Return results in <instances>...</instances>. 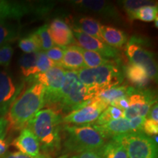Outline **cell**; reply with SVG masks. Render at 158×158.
Masks as SVG:
<instances>
[{
    "label": "cell",
    "instance_id": "6da1fadb",
    "mask_svg": "<svg viewBox=\"0 0 158 158\" xmlns=\"http://www.w3.org/2000/svg\"><path fill=\"white\" fill-rule=\"evenodd\" d=\"M23 91L12 104L5 117L7 133L27 127L33 117L45 106V87L37 82Z\"/></svg>",
    "mask_w": 158,
    "mask_h": 158
},
{
    "label": "cell",
    "instance_id": "7a4b0ae2",
    "mask_svg": "<svg viewBox=\"0 0 158 158\" xmlns=\"http://www.w3.org/2000/svg\"><path fill=\"white\" fill-rule=\"evenodd\" d=\"M62 115L51 108L39 110L27 127L35 134L43 153L51 156L61 149Z\"/></svg>",
    "mask_w": 158,
    "mask_h": 158
},
{
    "label": "cell",
    "instance_id": "3957f363",
    "mask_svg": "<svg viewBox=\"0 0 158 158\" xmlns=\"http://www.w3.org/2000/svg\"><path fill=\"white\" fill-rule=\"evenodd\" d=\"M79 80L92 98L123 82L124 76L119 64H109L94 68H84L77 71Z\"/></svg>",
    "mask_w": 158,
    "mask_h": 158
},
{
    "label": "cell",
    "instance_id": "277c9868",
    "mask_svg": "<svg viewBox=\"0 0 158 158\" xmlns=\"http://www.w3.org/2000/svg\"><path fill=\"white\" fill-rule=\"evenodd\" d=\"M92 98L87 89L79 80L77 71H65L64 82L59 94L48 108L59 114H66L81 106L84 102Z\"/></svg>",
    "mask_w": 158,
    "mask_h": 158
},
{
    "label": "cell",
    "instance_id": "5b68a950",
    "mask_svg": "<svg viewBox=\"0 0 158 158\" xmlns=\"http://www.w3.org/2000/svg\"><path fill=\"white\" fill-rule=\"evenodd\" d=\"M63 130L66 134L64 142L65 152L78 154L98 152L105 144L103 137L90 124H66Z\"/></svg>",
    "mask_w": 158,
    "mask_h": 158
},
{
    "label": "cell",
    "instance_id": "8992f818",
    "mask_svg": "<svg viewBox=\"0 0 158 158\" xmlns=\"http://www.w3.org/2000/svg\"><path fill=\"white\" fill-rule=\"evenodd\" d=\"M52 5L50 2L32 4L0 0V22L10 19L19 20L30 13L43 15L50 10Z\"/></svg>",
    "mask_w": 158,
    "mask_h": 158
},
{
    "label": "cell",
    "instance_id": "52a82bcc",
    "mask_svg": "<svg viewBox=\"0 0 158 158\" xmlns=\"http://www.w3.org/2000/svg\"><path fill=\"white\" fill-rule=\"evenodd\" d=\"M143 39L133 37L126 45V53L130 63L141 66L150 79L157 81V67L154 54L143 48Z\"/></svg>",
    "mask_w": 158,
    "mask_h": 158
},
{
    "label": "cell",
    "instance_id": "ba28073f",
    "mask_svg": "<svg viewBox=\"0 0 158 158\" xmlns=\"http://www.w3.org/2000/svg\"><path fill=\"white\" fill-rule=\"evenodd\" d=\"M116 138L124 145L128 158H157V144L142 132Z\"/></svg>",
    "mask_w": 158,
    "mask_h": 158
},
{
    "label": "cell",
    "instance_id": "9c48e42d",
    "mask_svg": "<svg viewBox=\"0 0 158 158\" xmlns=\"http://www.w3.org/2000/svg\"><path fill=\"white\" fill-rule=\"evenodd\" d=\"M108 106L107 102L94 97L78 108L65 115L62 121L68 124H89L95 122Z\"/></svg>",
    "mask_w": 158,
    "mask_h": 158
},
{
    "label": "cell",
    "instance_id": "30bf717a",
    "mask_svg": "<svg viewBox=\"0 0 158 158\" xmlns=\"http://www.w3.org/2000/svg\"><path fill=\"white\" fill-rule=\"evenodd\" d=\"M65 71L61 66L56 65L29 78L31 82L39 83L45 87V106H51L62 89L64 82Z\"/></svg>",
    "mask_w": 158,
    "mask_h": 158
},
{
    "label": "cell",
    "instance_id": "8fae6325",
    "mask_svg": "<svg viewBox=\"0 0 158 158\" xmlns=\"http://www.w3.org/2000/svg\"><path fill=\"white\" fill-rule=\"evenodd\" d=\"M129 107L124 110V118L130 120L136 116L147 117L151 108L157 103V95L155 91L138 89L128 96Z\"/></svg>",
    "mask_w": 158,
    "mask_h": 158
},
{
    "label": "cell",
    "instance_id": "7c38bea8",
    "mask_svg": "<svg viewBox=\"0 0 158 158\" xmlns=\"http://www.w3.org/2000/svg\"><path fill=\"white\" fill-rule=\"evenodd\" d=\"M72 5L79 11L95 14L109 21L122 24L124 20L113 4L99 0L71 1Z\"/></svg>",
    "mask_w": 158,
    "mask_h": 158
},
{
    "label": "cell",
    "instance_id": "4fadbf2b",
    "mask_svg": "<svg viewBox=\"0 0 158 158\" xmlns=\"http://www.w3.org/2000/svg\"><path fill=\"white\" fill-rule=\"evenodd\" d=\"M24 83L16 82L7 71H0V117H4L21 94Z\"/></svg>",
    "mask_w": 158,
    "mask_h": 158
},
{
    "label": "cell",
    "instance_id": "5bb4252c",
    "mask_svg": "<svg viewBox=\"0 0 158 158\" xmlns=\"http://www.w3.org/2000/svg\"><path fill=\"white\" fill-rule=\"evenodd\" d=\"M73 34L75 37L76 43H78L80 45L79 47L85 50L94 51L105 58H108L110 60L120 63L121 54L118 49L113 48L106 43L81 31H73Z\"/></svg>",
    "mask_w": 158,
    "mask_h": 158
},
{
    "label": "cell",
    "instance_id": "9a60e30c",
    "mask_svg": "<svg viewBox=\"0 0 158 158\" xmlns=\"http://www.w3.org/2000/svg\"><path fill=\"white\" fill-rule=\"evenodd\" d=\"M48 33L53 43L59 47H68L76 43L72 29L62 19L56 18L48 25Z\"/></svg>",
    "mask_w": 158,
    "mask_h": 158
},
{
    "label": "cell",
    "instance_id": "2e32d148",
    "mask_svg": "<svg viewBox=\"0 0 158 158\" xmlns=\"http://www.w3.org/2000/svg\"><path fill=\"white\" fill-rule=\"evenodd\" d=\"M69 23V27L72 31H81L85 34L94 37L101 42H103L101 31H100V24L98 20L90 16H76L71 17L66 21Z\"/></svg>",
    "mask_w": 158,
    "mask_h": 158
},
{
    "label": "cell",
    "instance_id": "e0dca14e",
    "mask_svg": "<svg viewBox=\"0 0 158 158\" xmlns=\"http://www.w3.org/2000/svg\"><path fill=\"white\" fill-rule=\"evenodd\" d=\"M12 145L20 152L36 157L40 155V142L33 132L28 127L21 130L19 135L12 143Z\"/></svg>",
    "mask_w": 158,
    "mask_h": 158
},
{
    "label": "cell",
    "instance_id": "ac0fdd59",
    "mask_svg": "<svg viewBox=\"0 0 158 158\" xmlns=\"http://www.w3.org/2000/svg\"><path fill=\"white\" fill-rule=\"evenodd\" d=\"M103 138H114L131 133L129 120L125 118L111 120L100 125H92Z\"/></svg>",
    "mask_w": 158,
    "mask_h": 158
},
{
    "label": "cell",
    "instance_id": "d6986e66",
    "mask_svg": "<svg viewBox=\"0 0 158 158\" xmlns=\"http://www.w3.org/2000/svg\"><path fill=\"white\" fill-rule=\"evenodd\" d=\"M124 76L129 81L135 88L138 89H145L149 86L150 80L149 77L145 70L141 66L130 63L122 68Z\"/></svg>",
    "mask_w": 158,
    "mask_h": 158
},
{
    "label": "cell",
    "instance_id": "ffe728a7",
    "mask_svg": "<svg viewBox=\"0 0 158 158\" xmlns=\"http://www.w3.org/2000/svg\"><path fill=\"white\" fill-rule=\"evenodd\" d=\"M61 67L72 71H78L86 68L81 52V47L73 45L64 48V56Z\"/></svg>",
    "mask_w": 158,
    "mask_h": 158
},
{
    "label": "cell",
    "instance_id": "44dd1931",
    "mask_svg": "<svg viewBox=\"0 0 158 158\" xmlns=\"http://www.w3.org/2000/svg\"><path fill=\"white\" fill-rule=\"evenodd\" d=\"M100 31L105 43L115 48H120L127 42V36L123 31L115 27L101 25Z\"/></svg>",
    "mask_w": 158,
    "mask_h": 158
},
{
    "label": "cell",
    "instance_id": "7402d4cb",
    "mask_svg": "<svg viewBox=\"0 0 158 158\" xmlns=\"http://www.w3.org/2000/svg\"><path fill=\"white\" fill-rule=\"evenodd\" d=\"M98 152L101 158H128L125 147L118 138H111Z\"/></svg>",
    "mask_w": 158,
    "mask_h": 158
},
{
    "label": "cell",
    "instance_id": "603a6c76",
    "mask_svg": "<svg viewBox=\"0 0 158 158\" xmlns=\"http://www.w3.org/2000/svg\"><path fill=\"white\" fill-rule=\"evenodd\" d=\"M135 88L133 86L123 85V86H115V87L102 91L94 97H97L100 100L107 102L108 105H110V102L117 100V99L123 98V97L130 96L135 91Z\"/></svg>",
    "mask_w": 158,
    "mask_h": 158
},
{
    "label": "cell",
    "instance_id": "cb8c5ba5",
    "mask_svg": "<svg viewBox=\"0 0 158 158\" xmlns=\"http://www.w3.org/2000/svg\"><path fill=\"white\" fill-rule=\"evenodd\" d=\"M81 52L82 54L84 64L86 65V68H94L102 66V65L114 64V63L120 64V63L105 58L94 51L85 50V49L81 48Z\"/></svg>",
    "mask_w": 158,
    "mask_h": 158
},
{
    "label": "cell",
    "instance_id": "d4e9b609",
    "mask_svg": "<svg viewBox=\"0 0 158 158\" xmlns=\"http://www.w3.org/2000/svg\"><path fill=\"white\" fill-rule=\"evenodd\" d=\"M19 35V27L17 25L7 21L0 22V48L15 40Z\"/></svg>",
    "mask_w": 158,
    "mask_h": 158
},
{
    "label": "cell",
    "instance_id": "484cf974",
    "mask_svg": "<svg viewBox=\"0 0 158 158\" xmlns=\"http://www.w3.org/2000/svg\"><path fill=\"white\" fill-rule=\"evenodd\" d=\"M38 52L32 54H25L20 57L19 64L21 73L25 77H29L35 75V69Z\"/></svg>",
    "mask_w": 158,
    "mask_h": 158
},
{
    "label": "cell",
    "instance_id": "4316f807",
    "mask_svg": "<svg viewBox=\"0 0 158 158\" xmlns=\"http://www.w3.org/2000/svg\"><path fill=\"white\" fill-rule=\"evenodd\" d=\"M19 47L25 54H32L42 51L40 43L35 32L31 33L27 37L20 40Z\"/></svg>",
    "mask_w": 158,
    "mask_h": 158
},
{
    "label": "cell",
    "instance_id": "83f0119b",
    "mask_svg": "<svg viewBox=\"0 0 158 158\" xmlns=\"http://www.w3.org/2000/svg\"><path fill=\"white\" fill-rule=\"evenodd\" d=\"M157 5H147L140 7L133 13L132 21L135 19L145 22H152L157 18Z\"/></svg>",
    "mask_w": 158,
    "mask_h": 158
},
{
    "label": "cell",
    "instance_id": "f1b7e54d",
    "mask_svg": "<svg viewBox=\"0 0 158 158\" xmlns=\"http://www.w3.org/2000/svg\"><path fill=\"white\" fill-rule=\"evenodd\" d=\"M120 118H124V110L110 106L100 114L93 125H100L111 120L118 119Z\"/></svg>",
    "mask_w": 158,
    "mask_h": 158
},
{
    "label": "cell",
    "instance_id": "f546056e",
    "mask_svg": "<svg viewBox=\"0 0 158 158\" xmlns=\"http://www.w3.org/2000/svg\"><path fill=\"white\" fill-rule=\"evenodd\" d=\"M34 32L39 40V42L40 43L41 50L43 52L54 47V43H53L52 40H51L50 37V35L48 33V25L45 24L41 26Z\"/></svg>",
    "mask_w": 158,
    "mask_h": 158
},
{
    "label": "cell",
    "instance_id": "4dcf8cb0",
    "mask_svg": "<svg viewBox=\"0 0 158 158\" xmlns=\"http://www.w3.org/2000/svg\"><path fill=\"white\" fill-rule=\"evenodd\" d=\"M120 2L123 6V8L127 12L130 21H132L133 13L140 7L147 5H155V2L145 1V0H127V1H122Z\"/></svg>",
    "mask_w": 158,
    "mask_h": 158
},
{
    "label": "cell",
    "instance_id": "1f68e13d",
    "mask_svg": "<svg viewBox=\"0 0 158 158\" xmlns=\"http://www.w3.org/2000/svg\"><path fill=\"white\" fill-rule=\"evenodd\" d=\"M56 65H57L56 63L51 60L43 51H40L37 54L36 66H35V75L45 72L48 69L56 66Z\"/></svg>",
    "mask_w": 158,
    "mask_h": 158
},
{
    "label": "cell",
    "instance_id": "d6a6232c",
    "mask_svg": "<svg viewBox=\"0 0 158 158\" xmlns=\"http://www.w3.org/2000/svg\"><path fill=\"white\" fill-rule=\"evenodd\" d=\"M44 53L51 60L56 63L58 66H61V62L64 56V48L54 46L49 50L45 51Z\"/></svg>",
    "mask_w": 158,
    "mask_h": 158
},
{
    "label": "cell",
    "instance_id": "836d02e7",
    "mask_svg": "<svg viewBox=\"0 0 158 158\" xmlns=\"http://www.w3.org/2000/svg\"><path fill=\"white\" fill-rule=\"evenodd\" d=\"M13 48L10 45H5L0 48V65L8 66L13 54Z\"/></svg>",
    "mask_w": 158,
    "mask_h": 158
},
{
    "label": "cell",
    "instance_id": "e575fe53",
    "mask_svg": "<svg viewBox=\"0 0 158 158\" xmlns=\"http://www.w3.org/2000/svg\"><path fill=\"white\" fill-rule=\"evenodd\" d=\"M142 132L148 136L155 135L158 133V122L153 120L146 118L145 122L143 124Z\"/></svg>",
    "mask_w": 158,
    "mask_h": 158
},
{
    "label": "cell",
    "instance_id": "d590c367",
    "mask_svg": "<svg viewBox=\"0 0 158 158\" xmlns=\"http://www.w3.org/2000/svg\"><path fill=\"white\" fill-rule=\"evenodd\" d=\"M145 120V117H142V116H139L129 120L130 129H131L132 133H141V132H142L143 124Z\"/></svg>",
    "mask_w": 158,
    "mask_h": 158
},
{
    "label": "cell",
    "instance_id": "8d00e7d4",
    "mask_svg": "<svg viewBox=\"0 0 158 158\" xmlns=\"http://www.w3.org/2000/svg\"><path fill=\"white\" fill-rule=\"evenodd\" d=\"M0 158H51L50 155H46V154H40L36 157H32V156H29L26 155V154L21 153L20 152H13L7 154V155H5L3 157Z\"/></svg>",
    "mask_w": 158,
    "mask_h": 158
},
{
    "label": "cell",
    "instance_id": "74e56055",
    "mask_svg": "<svg viewBox=\"0 0 158 158\" xmlns=\"http://www.w3.org/2000/svg\"><path fill=\"white\" fill-rule=\"evenodd\" d=\"M110 106H114L117 108H119L122 110L127 109L129 107V100H128V97H123L117 100H114L110 103Z\"/></svg>",
    "mask_w": 158,
    "mask_h": 158
},
{
    "label": "cell",
    "instance_id": "f35d334b",
    "mask_svg": "<svg viewBox=\"0 0 158 158\" xmlns=\"http://www.w3.org/2000/svg\"><path fill=\"white\" fill-rule=\"evenodd\" d=\"M59 158H101L98 152H84L76 154L70 157H61Z\"/></svg>",
    "mask_w": 158,
    "mask_h": 158
},
{
    "label": "cell",
    "instance_id": "ab89813d",
    "mask_svg": "<svg viewBox=\"0 0 158 158\" xmlns=\"http://www.w3.org/2000/svg\"><path fill=\"white\" fill-rule=\"evenodd\" d=\"M146 118H147V119L153 120V121H155L156 122H158V106H157V103H155L152 106V107L151 108V109L149 110V113H148Z\"/></svg>",
    "mask_w": 158,
    "mask_h": 158
},
{
    "label": "cell",
    "instance_id": "60d3db41",
    "mask_svg": "<svg viewBox=\"0 0 158 158\" xmlns=\"http://www.w3.org/2000/svg\"><path fill=\"white\" fill-rule=\"evenodd\" d=\"M7 121L6 118L0 117V138L4 139L7 133Z\"/></svg>",
    "mask_w": 158,
    "mask_h": 158
},
{
    "label": "cell",
    "instance_id": "b9f144b4",
    "mask_svg": "<svg viewBox=\"0 0 158 158\" xmlns=\"http://www.w3.org/2000/svg\"><path fill=\"white\" fill-rule=\"evenodd\" d=\"M8 148V144L5 139L0 138V157H3L7 152Z\"/></svg>",
    "mask_w": 158,
    "mask_h": 158
},
{
    "label": "cell",
    "instance_id": "7bdbcfd3",
    "mask_svg": "<svg viewBox=\"0 0 158 158\" xmlns=\"http://www.w3.org/2000/svg\"><path fill=\"white\" fill-rule=\"evenodd\" d=\"M154 21H155V25L156 28H157L158 27V19L157 18H156V19Z\"/></svg>",
    "mask_w": 158,
    "mask_h": 158
}]
</instances>
